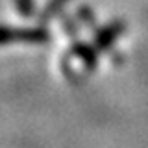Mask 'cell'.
I'll use <instances>...</instances> for the list:
<instances>
[{"label": "cell", "mask_w": 148, "mask_h": 148, "mask_svg": "<svg viewBox=\"0 0 148 148\" xmlns=\"http://www.w3.org/2000/svg\"><path fill=\"white\" fill-rule=\"evenodd\" d=\"M17 6L21 9V13L24 17L32 15V11H34V4H32V0H17Z\"/></svg>", "instance_id": "5"}, {"label": "cell", "mask_w": 148, "mask_h": 148, "mask_svg": "<svg viewBox=\"0 0 148 148\" xmlns=\"http://www.w3.org/2000/svg\"><path fill=\"white\" fill-rule=\"evenodd\" d=\"M124 32V22L122 21H117V22H111L109 26H106L104 30H100L98 34L95 35V48L98 50H108L113 41L117 39L119 35H122Z\"/></svg>", "instance_id": "2"}, {"label": "cell", "mask_w": 148, "mask_h": 148, "mask_svg": "<svg viewBox=\"0 0 148 148\" xmlns=\"http://www.w3.org/2000/svg\"><path fill=\"white\" fill-rule=\"evenodd\" d=\"M74 54L80 56L82 61L85 63L87 69H92L96 65V50L92 48V46L89 45H83V43H78L76 46H74Z\"/></svg>", "instance_id": "3"}, {"label": "cell", "mask_w": 148, "mask_h": 148, "mask_svg": "<svg viewBox=\"0 0 148 148\" xmlns=\"http://www.w3.org/2000/svg\"><path fill=\"white\" fill-rule=\"evenodd\" d=\"M50 35L45 28H13L0 26V45L8 43H45Z\"/></svg>", "instance_id": "1"}, {"label": "cell", "mask_w": 148, "mask_h": 148, "mask_svg": "<svg viewBox=\"0 0 148 148\" xmlns=\"http://www.w3.org/2000/svg\"><path fill=\"white\" fill-rule=\"evenodd\" d=\"M69 2H71V0H50L48 6L45 8V17H52V15H56V13H58L59 9H63Z\"/></svg>", "instance_id": "4"}]
</instances>
